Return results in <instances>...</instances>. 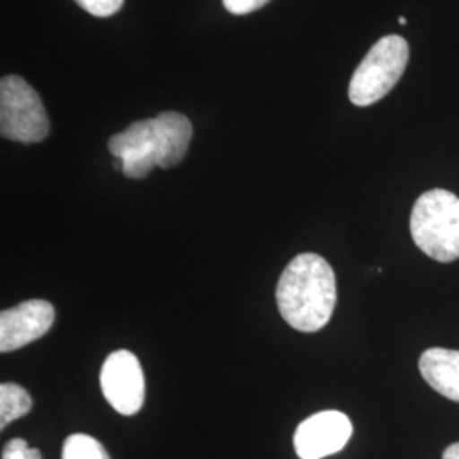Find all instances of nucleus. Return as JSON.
Here are the masks:
<instances>
[{
	"label": "nucleus",
	"instance_id": "5",
	"mask_svg": "<svg viewBox=\"0 0 459 459\" xmlns=\"http://www.w3.org/2000/svg\"><path fill=\"white\" fill-rule=\"evenodd\" d=\"M0 133L19 143H38L48 136L43 100L22 77L7 75L0 82Z\"/></svg>",
	"mask_w": 459,
	"mask_h": 459
},
{
	"label": "nucleus",
	"instance_id": "8",
	"mask_svg": "<svg viewBox=\"0 0 459 459\" xmlns=\"http://www.w3.org/2000/svg\"><path fill=\"white\" fill-rule=\"evenodd\" d=\"M55 310L45 299H30L0 313V351L4 354L31 344L48 333Z\"/></svg>",
	"mask_w": 459,
	"mask_h": 459
},
{
	"label": "nucleus",
	"instance_id": "15",
	"mask_svg": "<svg viewBox=\"0 0 459 459\" xmlns=\"http://www.w3.org/2000/svg\"><path fill=\"white\" fill-rule=\"evenodd\" d=\"M443 459H459V443L451 444V446L444 451Z\"/></svg>",
	"mask_w": 459,
	"mask_h": 459
},
{
	"label": "nucleus",
	"instance_id": "1",
	"mask_svg": "<svg viewBox=\"0 0 459 459\" xmlns=\"http://www.w3.org/2000/svg\"><path fill=\"white\" fill-rule=\"evenodd\" d=\"M193 140V125L181 113H160L111 136L108 148L130 179H145L155 167L181 164Z\"/></svg>",
	"mask_w": 459,
	"mask_h": 459
},
{
	"label": "nucleus",
	"instance_id": "14",
	"mask_svg": "<svg viewBox=\"0 0 459 459\" xmlns=\"http://www.w3.org/2000/svg\"><path fill=\"white\" fill-rule=\"evenodd\" d=\"M269 2L271 0H223V5L231 14L244 16V14H250L257 9H261Z\"/></svg>",
	"mask_w": 459,
	"mask_h": 459
},
{
	"label": "nucleus",
	"instance_id": "3",
	"mask_svg": "<svg viewBox=\"0 0 459 459\" xmlns=\"http://www.w3.org/2000/svg\"><path fill=\"white\" fill-rule=\"evenodd\" d=\"M411 238L437 263L459 259V197L432 189L419 197L411 216Z\"/></svg>",
	"mask_w": 459,
	"mask_h": 459
},
{
	"label": "nucleus",
	"instance_id": "11",
	"mask_svg": "<svg viewBox=\"0 0 459 459\" xmlns=\"http://www.w3.org/2000/svg\"><path fill=\"white\" fill-rule=\"evenodd\" d=\"M62 459H111L104 446L87 434H72L66 437Z\"/></svg>",
	"mask_w": 459,
	"mask_h": 459
},
{
	"label": "nucleus",
	"instance_id": "10",
	"mask_svg": "<svg viewBox=\"0 0 459 459\" xmlns=\"http://www.w3.org/2000/svg\"><path fill=\"white\" fill-rule=\"evenodd\" d=\"M33 409L31 394L14 383L0 385V427L5 429Z\"/></svg>",
	"mask_w": 459,
	"mask_h": 459
},
{
	"label": "nucleus",
	"instance_id": "12",
	"mask_svg": "<svg viewBox=\"0 0 459 459\" xmlns=\"http://www.w3.org/2000/svg\"><path fill=\"white\" fill-rule=\"evenodd\" d=\"M83 11L96 17H109L116 14L125 0H74Z\"/></svg>",
	"mask_w": 459,
	"mask_h": 459
},
{
	"label": "nucleus",
	"instance_id": "2",
	"mask_svg": "<svg viewBox=\"0 0 459 459\" xmlns=\"http://www.w3.org/2000/svg\"><path fill=\"white\" fill-rule=\"evenodd\" d=\"M276 299L279 313L290 327L318 332L327 325L337 303L332 265L316 254H299L281 274Z\"/></svg>",
	"mask_w": 459,
	"mask_h": 459
},
{
	"label": "nucleus",
	"instance_id": "6",
	"mask_svg": "<svg viewBox=\"0 0 459 459\" xmlns=\"http://www.w3.org/2000/svg\"><path fill=\"white\" fill-rule=\"evenodd\" d=\"M100 390L121 415H134L145 403V375L130 351H116L100 368Z\"/></svg>",
	"mask_w": 459,
	"mask_h": 459
},
{
	"label": "nucleus",
	"instance_id": "7",
	"mask_svg": "<svg viewBox=\"0 0 459 459\" xmlns=\"http://www.w3.org/2000/svg\"><path fill=\"white\" fill-rule=\"evenodd\" d=\"M352 436L349 417L337 411H318L303 420L295 432L299 459H322L342 451Z\"/></svg>",
	"mask_w": 459,
	"mask_h": 459
},
{
	"label": "nucleus",
	"instance_id": "16",
	"mask_svg": "<svg viewBox=\"0 0 459 459\" xmlns=\"http://www.w3.org/2000/svg\"><path fill=\"white\" fill-rule=\"evenodd\" d=\"M398 22H400V24H407V19L403 16L398 17Z\"/></svg>",
	"mask_w": 459,
	"mask_h": 459
},
{
	"label": "nucleus",
	"instance_id": "9",
	"mask_svg": "<svg viewBox=\"0 0 459 459\" xmlns=\"http://www.w3.org/2000/svg\"><path fill=\"white\" fill-rule=\"evenodd\" d=\"M419 368L432 390L459 403V351L429 349L420 356Z\"/></svg>",
	"mask_w": 459,
	"mask_h": 459
},
{
	"label": "nucleus",
	"instance_id": "4",
	"mask_svg": "<svg viewBox=\"0 0 459 459\" xmlns=\"http://www.w3.org/2000/svg\"><path fill=\"white\" fill-rule=\"evenodd\" d=\"M409 64V45L402 36H385L368 51L349 85V99L356 106H371L385 98L402 79Z\"/></svg>",
	"mask_w": 459,
	"mask_h": 459
},
{
	"label": "nucleus",
	"instance_id": "13",
	"mask_svg": "<svg viewBox=\"0 0 459 459\" xmlns=\"http://www.w3.org/2000/svg\"><path fill=\"white\" fill-rule=\"evenodd\" d=\"M2 459H43L38 449L30 447L24 439H13L4 447Z\"/></svg>",
	"mask_w": 459,
	"mask_h": 459
}]
</instances>
